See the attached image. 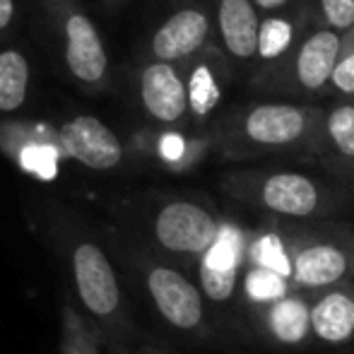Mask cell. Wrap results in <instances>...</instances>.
<instances>
[{
	"mask_svg": "<svg viewBox=\"0 0 354 354\" xmlns=\"http://www.w3.org/2000/svg\"><path fill=\"white\" fill-rule=\"evenodd\" d=\"M227 193L248 210L275 222H321L345 210L350 193L299 171H241L224 181Z\"/></svg>",
	"mask_w": 354,
	"mask_h": 354,
	"instance_id": "1",
	"label": "cell"
},
{
	"mask_svg": "<svg viewBox=\"0 0 354 354\" xmlns=\"http://www.w3.org/2000/svg\"><path fill=\"white\" fill-rule=\"evenodd\" d=\"M133 266L145 289V297L149 299L154 313L162 318L164 326L188 340H217L205 297L191 272L164 261L162 256L147 251L145 246L133 253Z\"/></svg>",
	"mask_w": 354,
	"mask_h": 354,
	"instance_id": "2",
	"label": "cell"
},
{
	"mask_svg": "<svg viewBox=\"0 0 354 354\" xmlns=\"http://www.w3.org/2000/svg\"><path fill=\"white\" fill-rule=\"evenodd\" d=\"M289 243L294 287L321 292L354 282V227L340 219L282 222Z\"/></svg>",
	"mask_w": 354,
	"mask_h": 354,
	"instance_id": "3",
	"label": "cell"
},
{
	"mask_svg": "<svg viewBox=\"0 0 354 354\" xmlns=\"http://www.w3.org/2000/svg\"><path fill=\"white\" fill-rule=\"evenodd\" d=\"M68 256L80 313L102 333L111 350L128 347L133 337V321L106 251L94 241H77L71 246Z\"/></svg>",
	"mask_w": 354,
	"mask_h": 354,
	"instance_id": "4",
	"label": "cell"
},
{
	"mask_svg": "<svg viewBox=\"0 0 354 354\" xmlns=\"http://www.w3.org/2000/svg\"><path fill=\"white\" fill-rule=\"evenodd\" d=\"M248 246H251V229L241 227L232 219H224L219 241L193 272L203 297H205L217 337L243 335L241 287L248 261Z\"/></svg>",
	"mask_w": 354,
	"mask_h": 354,
	"instance_id": "5",
	"label": "cell"
},
{
	"mask_svg": "<svg viewBox=\"0 0 354 354\" xmlns=\"http://www.w3.org/2000/svg\"><path fill=\"white\" fill-rule=\"evenodd\" d=\"M222 227L224 219L212 207L188 198H174L152 212L147 224L149 246L145 248L186 272H196L219 241Z\"/></svg>",
	"mask_w": 354,
	"mask_h": 354,
	"instance_id": "6",
	"label": "cell"
},
{
	"mask_svg": "<svg viewBox=\"0 0 354 354\" xmlns=\"http://www.w3.org/2000/svg\"><path fill=\"white\" fill-rule=\"evenodd\" d=\"M311 292L294 289L246 321V337L282 354L313 352Z\"/></svg>",
	"mask_w": 354,
	"mask_h": 354,
	"instance_id": "7",
	"label": "cell"
},
{
	"mask_svg": "<svg viewBox=\"0 0 354 354\" xmlns=\"http://www.w3.org/2000/svg\"><path fill=\"white\" fill-rule=\"evenodd\" d=\"M239 136L251 152L299 147L311 138V118L292 104H258L246 113Z\"/></svg>",
	"mask_w": 354,
	"mask_h": 354,
	"instance_id": "8",
	"label": "cell"
},
{
	"mask_svg": "<svg viewBox=\"0 0 354 354\" xmlns=\"http://www.w3.org/2000/svg\"><path fill=\"white\" fill-rule=\"evenodd\" d=\"M311 340L313 352L350 354L354 350V282L313 292Z\"/></svg>",
	"mask_w": 354,
	"mask_h": 354,
	"instance_id": "9",
	"label": "cell"
},
{
	"mask_svg": "<svg viewBox=\"0 0 354 354\" xmlns=\"http://www.w3.org/2000/svg\"><path fill=\"white\" fill-rule=\"evenodd\" d=\"M61 142L71 157L89 169H113L121 164L123 147L118 138L92 116H77L61 128Z\"/></svg>",
	"mask_w": 354,
	"mask_h": 354,
	"instance_id": "10",
	"label": "cell"
},
{
	"mask_svg": "<svg viewBox=\"0 0 354 354\" xmlns=\"http://www.w3.org/2000/svg\"><path fill=\"white\" fill-rule=\"evenodd\" d=\"M142 102L157 121L174 123L188 106V92L169 63H154L142 73Z\"/></svg>",
	"mask_w": 354,
	"mask_h": 354,
	"instance_id": "11",
	"label": "cell"
},
{
	"mask_svg": "<svg viewBox=\"0 0 354 354\" xmlns=\"http://www.w3.org/2000/svg\"><path fill=\"white\" fill-rule=\"evenodd\" d=\"M207 17L198 10H181L159 27L154 34L152 51L159 61H176L198 51L207 37Z\"/></svg>",
	"mask_w": 354,
	"mask_h": 354,
	"instance_id": "12",
	"label": "cell"
},
{
	"mask_svg": "<svg viewBox=\"0 0 354 354\" xmlns=\"http://www.w3.org/2000/svg\"><path fill=\"white\" fill-rule=\"evenodd\" d=\"M219 32L234 58H253L261 41V22L251 0H222L219 3Z\"/></svg>",
	"mask_w": 354,
	"mask_h": 354,
	"instance_id": "13",
	"label": "cell"
},
{
	"mask_svg": "<svg viewBox=\"0 0 354 354\" xmlns=\"http://www.w3.org/2000/svg\"><path fill=\"white\" fill-rule=\"evenodd\" d=\"M337 63H340V37L333 29L311 34L297 56V77L301 87L321 89L328 80H333Z\"/></svg>",
	"mask_w": 354,
	"mask_h": 354,
	"instance_id": "14",
	"label": "cell"
},
{
	"mask_svg": "<svg viewBox=\"0 0 354 354\" xmlns=\"http://www.w3.org/2000/svg\"><path fill=\"white\" fill-rule=\"evenodd\" d=\"M68 66L84 82H94L106 71V53L97 29L82 15L68 19Z\"/></svg>",
	"mask_w": 354,
	"mask_h": 354,
	"instance_id": "15",
	"label": "cell"
},
{
	"mask_svg": "<svg viewBox=\"0 0 354 354\" xmlns=\"http://www.w3.org/2000/svg\"><path fill=\"white\" fill-rule=\"evenodd\" d=\"M326 157L345 181H354V106H337L326 118Z\"/></svg>",
	"mask_w": 354,
	"mask_h": 354,
	"instance_id": "16",
	"label": "cell"
},
{
	"mask_svg": "<svg viewBox=\"0 0 354 354\" xmlns=\"http://www.w3.org/2000/svg\"><path fill=\"white\" fill-rule=\"evenodd\" d=\"M29 66L17 51L0 53V111H15L27 97Z\"/></svg>",
	"mask_w": 354,
	"mask_h": 354,
	"instance_id": "17",
	"label": "cell"
},
{
	"mask_svg": "<svg viewBox=\"0 0 354 354\" xmlns=\"http://www.w3.org/2000/svg\"><path fill=\"white\" fill-rule=\"evenodd\" d=\"M104 337L77 308L63 311V342L61 354H102Z\"/></svg>",
	"mask_w": 354,
	"mask_h": 354,
	"instance_id": "18",
	"label": "cell"
},
{
	"mask_svg": "<svg viewBox=\"0 0 354 354\" xmlns=\"http://www.w3.org/2000/svg\"><path fill=\"white\" fill-rule=\"evenodd\" d=\"M219 102V87L212 80V75L207 68H198L193 73L191 80V92H188V104L193 106V111L205 116L207 111H212L214 104Z\"/></svg>",
	"mask_w": 354,
	"mask_h": 354,
	"instance_id": "19",
	"label": "cell"
},
{
	"mask_svg": "<svg viewBox=\"0 0 354 354\" xmlns=\"http://www.w3.org/2000/svg\"><path fill=\"white\" fill-rule=\"evenodd\" d=\"M292 39V27L282 19H270L261 27V41H258V53L263 58H275L280 56L284 48L289 46Z\"/></svg>",
	"mask_w": 354,
	"mask_h": 354,
	"instance_id": "20",
	"label": "cell"
},
{
	"mask_svg": "<svg viewBox=\"0 0 354 354\" xmlns=\"http://www.w3.org/2000/svg\"><path fill=\"white\" fill-rule=\"evenodd\" d=\"M323 17L333 29L354 27V0H321Z\"/></svg>",
	"mask_w": 354,
	"mask_h": 354,
	"instance_id": "21",
	"label": "cell"
},
{
	"mask_svg": "<svg viewBox=\"0 0 354 354\" xmlns=\"http://www.w3.org/2000/svg\"><path fill=\"white\" fill-rule=\"evenodd\" d=\"M333 84L342 94H354V53L345 56L337 63L335 73H333Z\"/></svg>",
	"mask_w": 354,
	"mask_h": 354,
	"instance_id": "22",
	"label": "cell"
},
{
	"mask_svg": "<svg viewBox=\"0 0 354 354\" xmlns=\"http://www.w3.org/2000/svg\"><path fill=\"white\" fill-rule=\"evenodd\" d=\"M133 354H176V352L167 350V347H162V345H154V342H145V345H138L136 350H133Z\"/></svg>",
	"mask_w": 354,
	"mask_h": 354,
	"instance_id": "23",
	"label": "cell"
},
{
	"mask_svg": "<svg viewBox=\"0 0 354 354\" xmlns=\"http://www.w3.org/2000/svg\"><path fill=\"white\" fill-rule=\"evenodd\" d=\"M12 12H15L12 0H0V29L8 27L10 19H12Z\"/></svg>",
	"mask_w": 354,
	"mask_h": 354,
	"instance_id": "24",
	"label": "cell"
},
{
	"mask_svg": "<svg viewBox=\"0 0 354 354\" xmlns=\"http://www.w3.org/2000/svg\"><path fill=\"white\" fill-rule=\"evenodd\" d=\"M287 3V0H256L258 8L263 10H275V8H282V5Z\"/></svg>",
	"mask_w": 354,
	"mask_h": 354,
	"instance_id": "25",
	"label": "cell"
},
{
	"mask_svg": "<svg viewBox=\"0 0 354 354\" xmlns=\"http://www.w3.org/2000/svg\"><path fill=\"white\" fill-rule=\"evenodd\" d=\"M113 354H133L131 347H113Z\"/></svg>",
	"mask_w": 354,
	"mask_h": 354,
	"instance_id": "26",
	"label": "cell"
},
{
	"mask_svg": "<svg viewBox=\"0 0 354 354\" xmlns=\"http://www.w3.org/2000/svg\"><path fill=\"white\" fill-rule=\"evenodd\" d=\"M350 354H354V350H352V352H350Z\"/></svg>",
	"mask_w": 354,
	"mask_h": 354,
	"instance_id": "27",
	"label": "cell"
}]
</instances>
